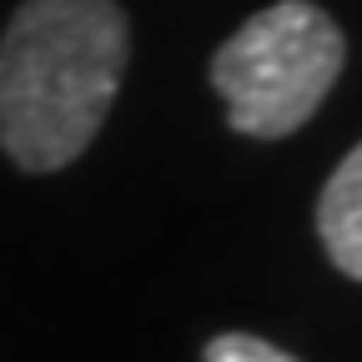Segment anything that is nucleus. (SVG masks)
<instances>
[{"label":"nucleus","instance_id":"nucleus-3","mask_svg":"<svg viewBox=\"0 0 362 362\" xmlns=\"http://www.w3.org/2000/svg\"><path fill=\"white\" fill-rule=\"evenodd\" d=\"M317 237L342 277L362 282V141L337 161L317 197Z\"/></svg>","mask_w":362,"mask_h":362},{"label":"nucleus","instance_id":"nucleus-2","mask_svg":"<svg viewBox=\"0 0 362 362\" xmlns=\"http://www.w3.org/2000/svg\"><path fill=\"white\" fill-rule=\"evenodd\" d=\"M347 66L342 25L312 0H277L257 11L211 56V90L226 121L257 141L302 131Z\"/></svg>","mask_w":362,"mask_h":362},{"label":"nucleus","instance_id":"nucleus-4","mask_svg":"<svg viewBox=\"0 0 362 362\" xmlns=\"http://www.w3.org/2000/svg\"><path fill=\"white\" fill-rule=\"evenodd\" d=\"M202 362H302L292 352H282L277 342H267L257 332H216L202 352Z\"/></svg>","mask_w":362,"mask_h":362},{"label":"nucleus","instance_id":"nucleus-1","mask_svg":"<svg viewBox=\"0 0 362 362\" xmlns=\"http://www.w3.org/2000/svg\"><path fill=\"white\" fill-rule=\"evenodd\" d=\"M126 56L116 0H21L0 35V151L35 176L71 166L111 116Z\"/></svg>","mask_w":362,"mask_h":362}]
</instances>
